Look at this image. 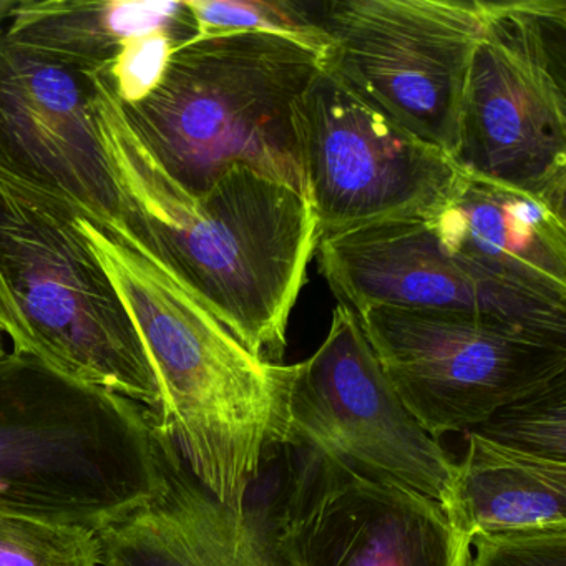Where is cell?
Returning a JSON list of instances; mask_svg holds the SVG:
<instances>
[{"label":"cell","instance_id":"1","mask_svg":"<svg viewBox=\"0 0 566 566\" xmlns=\"http://www.w3.org/2000/svg\"><path fill=\"white\" fill-rule=\"evenodd\" d=\"M87 77L122 217L254 357L283 364L291 313L321 241L310 200L247 167L190 193L142 140L108 75Z\"/></svg>","mask_w":566,"mask_h":566},{"label":"cell","instance_id":"2","mask_svg":"<svg viewBox=\"0 0 566 566\" xmlns=\"http://www.w3.org/2000/svg\"><path fill=\"white\" fill-rule=\"evenodd\" d=\"M75 223L130 316L160 387L157 417L191 475L237 512L290 426L293 366L254 357L122 214Z\"/></svg>","mask_w":566,"mask_h":566},{"label":"cell","instance_id":"3","mask_svg":"<svg viewBox=\"0 0 566 566\" xmlns=\"http://www.w3.org/2000/svg\"><path fill=\"white\" fill-rule=\"evenodd\" d=\"M157 413L32 357L0 366V515L102 532L164 485Z\"/></svg>","mask_w":566,"mask_h":566},{"label":"cell","instance_id":"4","mask_svg":"<svg viewBox=\"0 0 566 566\" xmlns=\"http://www.w3.org/2000/svg\"><path fill=\"white\" fill-rule=\"evenodd\" d=\"M326 54L273 34L195 38L175 49L160 85L125 105L165 170L201 195L247 167L306 195L301 104Z\"/></svg>","mask_w":566,"mask_h":566},{"label":"cell","instance_id":"5","mask_svg":"<svg viewBox=\"0 0 566 566\" xmlns=\"http://www.w3.org/2000/svg\"><path fill=\"white\" fill-rule=\"evenodd\" d=\"M0 331L12 353L158 412L140 336L71 201L0 164Z\"/></svg>","mask_w":566,"mask_h":566},{"label":"cell","instance_id":"6","mask_svg":"<svg viewBox=\"0 0 566 566\" xmlns=\"http://www.w3.org/2000/svg\"><path fill=\"white\" fill-rule=\"evenodd\" d=\"M452 160L566 213V2H483Z\"/></svg>","mask_w":566,"mask_h":566},{"label":"cell","instance_id":"7","mask_svg":"<svg viewBox=\"0 0 566 566\" xmlns=\"http://www.w3.org/2000/svg\"><path fill=\"white\" fill-rule=\"evenodd\" d=\"M357 317L400 402L436 440L566 374V337L503 317L397 307Z\"/></svg>","mask_w":566,"mask_h":566},{"label":"cell","instance_id":"8","mask_svg":"<svg viewBox=\"0 0 566 566\" xmlns=\"http://www.w3.org/2000/svg\"><path fill=\"white\" fill-rule=\"evenodd\" d=\"M294 450L258 523L274 566H469L472 543L442 503L306 449Z\"/></svg>","mask_w":566,"mask_h":566},{"label":"cell","instance_id":"9","mask_svg":"<svg viewBox=\"0 0 566 566\" xmlns=\"http://www.w3.org/2000/svg\"><path fill=\"white\" fill-rule=\"evenodd\" d=\"M300 128L321 240L386 221L430 220L463 178L450 155L363 97L326 59L304 95Z\"/></svg>","mask_w":566,"mask_h":566},{"label":"cell","instance_id":"10","mask_svg":"<svg viewBox=\"0 0 566 566\" xmlns=\"http://www.w3.org/2000/svg\"><path fill=\"white\" fill-rule=\"evenodd\" d=\"M319 18L327 67L453 157L483 0H333Z\"/></svg>","mask_w":566,"mask_h":566},{"label":"cell","instance_id":"11","mask_svg":"<svg viewBox=\"0 0 566 566\" xmlns=\"http://www.w3.org/2000/svg\"><path fill=\"white\" fill-rule=\"evenodd\" d=\"M284 447L329 453L373 475L389 476L442 506L455 462L410 416L390 386L359 317L337 304L319 349L294 364Z\"/></svg>","mask_w":566,"mask_h":566},{"label":"cell","instance_id":"12","mask_svg":"<svg viewBox=\"0 0 566 566\" xmlns=\"http://www.w3.org/2000/svg\"><path fill=\"white\" fill-rule=\"evenodd\" d=\"M319 268L340 304L490 314L566 337V307L493 283L446 253L426 220L323 238Z\"/></svg>","mask_w":566,"mask_h":566},{"label":"cell","instance_id":"13","mask_svg":"<svg viewBox=\"0 0 566 566\" xmlns=\"http://www.w3.org/2000/svg\"><path fill=\"white\" fill-rule=\"evenodd\" d=\"M0 164L64 195L74 210L120 214L95 132L87 75L2 41Z\"/></svg>","mask_w":566,"mask_h":566},{"label":"cell","instance_id":"14","mask_svg":"<svg viewBox=\"0 0 566 566\" xmlns=\"http://www.w3.org/2000/svg\"><path fill=\"white\" fill-rule=\"evenodd\" d=\"M427 223L453 260L500 286L566 307V214L545 201L463 174Z\"/></svg>","mask_w":566,"mask_h":566},{"label":"cell","instance_id":"15","mask_svg":"<svg viewBox=\"0 0 566 566\" xmlns=\"http://www.w3.org/2000/svg\"><path fill=\"white\" fill-rule=\"evenodd\" d=\"M164 485L137 512L98 532L120 566H274L250 510L218 502L165 440Z\"/></svg>","mask_w":566,"mask_h":566},{"label":"cell","instance_id":"16","mask_svg":"<svg viewBox=\"0 0 566 566\" xmlns=\"http://www.w3.org/2000/svg\"><path fill=\"white\" fill-rule=\"evenodd\" d=\"M197 38L187 2L24 0L0 19V41L82 75L107 72L132 38L154 31Z\"/></svg>","mask_w":566,"mask_h":566},{"label":"cell","instance_id":"17","mask_svg":"<svg viewBox=\"0 0 566 566\" xmlns=\"http://www.w3.org/2000/svg\"><path fill=\"white\" fill-rule=\"evenodd\" d=\"M452 493L443 506L453 528L476 536L566 530V463L465 432Z\"/></svg>","mask_w":566,"mask_h":566},{"label":"cell","instance_id":"18","mask_svg":"<svg viewBox=\"0 0 566 566\" xmlns=\"http://www.w3.org/2000/svg\"><path fill=\"white\" fill-rule=\"evenodd\" d=\"M197 38L231 34H273L296 39L316 51H327L319 6L291 0H188Z\"/></svg>","mask_w":566,"mask_h":566},{"label":"cell","instance_id":"19","mask_svg":"<svg viewBox=\"0 0 566 566\" xmlns=\"http://www.w3.org/2000/svg\"><path fill=\"white\" fill-rule=\"evenodd\" d=\"M469 432L542 459L566 463V374L506 406Z\"/></svg>","mask_w":566,"mask_h":566},{"label":"cell","instance_id":"20","mask_svg":"<svg viewBox=\"0 0 566 566\" xmlns=\"http://www.w3.org/2000/svg\"><path fill=\"white\" fill-rule=\"evenodd\" d=\"M0 566H104L97 532L0 515Z\"/></svg>","mask_w":566,"mask_h":566},{"label":"cell","instance_id":"21","mask_svg":"<svg viewBox=\"0 0 566 566\" xmlns=\"http://www.w3.org/2000/svg\"><path fill=\"white\" fill-rule=\"evenodd\" d=\"M188 41L190 39L167 29L128 39L107 71L122 104L145 101L160 85L175 49Z\"/></svg>","mask_w":566,"mask_h":566},{"label":"cell","instance_id":"22","mask_svg":"<svg viewBox=\"0 0 566 566\" xmlns=\"http://www.w3.org/2000/svg\"><path fill=\"white\" fill-rule=\"evenodd\" d=\"M469 566H566V530L476 536Z\"/></svg>","mask_w":566,"mask_h":566},{"label":"cell","instance_id":"23","mask_svg":"<svg viewBox=\"0 0 566 566\" xmlns=\"http://www.w3.org/2000/svg\"><path fill=\"white\" fill-rule=\"evenodd\" d=\"M9 354H11V349H9V340L8 337L4 336V333L0 331V366L6 363Z\"/></svg>","mask_w":566,"mask_h":566},{"label":"cell","instance_id":"24","mask_svg":"<svg viewBox=\"0 0 566 566\" xmlns=\"http://www.w3.org/2000/svg\"><path fill=\"white\" fill-rule=\"evenodd\" d=\"M104 566H120V565H117V563H114V562H108V559H104Z\"/></svg>","mask_w":566,"mask_h":566}]
</instances>
